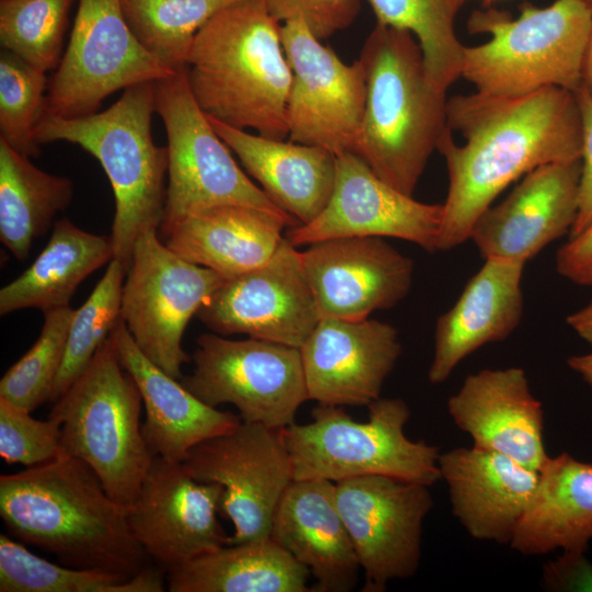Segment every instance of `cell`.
<instances>
[{"instance_id": "6da1fadb", "label": "cell", "mask_w": 592, "mask_h": 592, "mask_svg": "<svg viewBox=\"0 0 592 592\" xmlns=\"http://www.w3.org/2000/svg\"><path fill=\"white\" fill-rule=\"evenodd\" d=\"M447 124L436 148L449 179L437 251L470 239L479 216L520 177L544 164L581 160L577 93L560 87L517 96H453Z\"/></svg>"}, {"instance_id": "7a4b0ae2", "label": "cell", "mask_w": 592, "mask_h": 592, "mask_svg": "<svg viewBox=\"0 0 592 592\" xmlns=\"http://www.w3.org/2000/svg\"><path fill=\"white\" fill-rule=\"evenodd\" d=\"M127 511L90 466L61 453L0 476V516L8 532L69 567L126 578L145 568L148 555L132 533Z\"/></svg>"}, {"instance_id": "3957f363", "label": "cell", "mask_w": 592, "mask_h": 592, "mask_svg": "<svg viewBox=\"0 0 592 592\" xmlns=\"http://www.w3.org/2000/svg\"><path fill=\"white\" fill-rule=\"evenodd\" d=\"M185 76L209 118L269 138L288 136L292 69L281 25L263 0L238 1L212 18L194 38Z\"/></svg>"}, {"instance_id": "277c9868", "label": "cell", "mask_w": 592, "mask_h": 592, "mask_svg": "<svg viewBox=\"0 0 592 592\" xmlns=\"http://www.w3.org/2000/svg\"><path fill=\"white\" fill-rule=\"evenodd\" d=\"M366 101L354 150L385 182L411 195L448 128L446 91L408 31L376 22L360 56Z\"/></svg>"}, {"instance_id": "5b68a950", "label": "cell", "mask_w": 592, "mask_h": 592, "mask_svg": "<svg viewBox=\"0 0 592 592\" xmlns=\"http://www.w3.org/2000/svg\"><path fill=\"white\" fill-rule=\"evenodd\" d=\"M155 82L126 88L104 111L69 118L45 116L35 130L41 146L67 141L100 162L115 198L109 236L113 259L126 273L137 239L148 230H159L167 200L168 148L157 146L151 133Z\"/></svg>"}, {"instance_id": "8992f818", "label": "cell", "mask_w": 592, "mask_h": 592, "mask_svg": "<svg viewBox=\"0 0 592 592\" xmlns=\"http://www.w3.org/2000/svg\"><path fill=\"white\" fill-rule=\"evenodd\" d=\"M470 33L490 39L464 47L460 77L488 96H517L547 87L581 88L592 32V7L583 0H556L546 8L528 2L513 20L508 12L475 11Z\"/></svg>"}, {"instance_id": "52a82bcc", "label": "cell", "mask_w": 592, "mask_h": 592, "mask_svg": "<svg viewBox=\"0 0 592 592\" xmlns=\"http://www.w3.org/2000/svg\"><path fill=\"white\" fill-rule=\"evenodd\" d=\"M54 403L48 417L60 423V453L90 466L110 497L128 509L155 456L141 431V395L111 334Z\"/></svg>"}, {"instance_id": "ba28073f", "label": "cell", "mask_w": 592, "mask_h": 592, "mask_svg": "<svg viewBox=\"0 0 592 592\" xmlns=\"http://www.w3.org/2000/svg\"><path fill=\"white\" fill-rule=\"evenodd\" d=\"M368 420H354L340 406L318 405L311 421L283 429L294 479L339 482L388 476L428 487L441 480L440 447L405 433L411 412L401 398H379Z\"/></svg>"}, {"instance_id": "9c48e42d", "label": "cell", "mask_w": 592, "mask_h": 592, "mask_svg": "<svg viewBox=\"0 0 592 592\" xmlns=\"http://www.w3.org/2000/svg\"><path fill=\"white\" fill-rule=\"evenodd\" d=\"M155 102L166 128L169 157L160 232L191 214L220 205L285 213L235 161L196 103L185 69L155 82Z\"/></svg>"}, {"instance_id": "30bf717a", "label": "cell", "mask_w": 592, "mask_h": 592, "mask_svg": "<svg viewBox=\"0 0 592 592\" xmlns=\"http://www.w3.org/2000/svg\"><path fill=\"white\" fill-rule=\"evenodd\" d=\"M126 277L121 319L140 351L181 379L191 360L182 346L186 326L227 278L177 254L158 230L137 239Z\"/></svg>"}, {"instance_id": "8fae6325", "label": "cell", "mask_w": 592, "mask_h": 592, "mask_svg": "<svg viewBox=\"0 0 592 592\" xmlns=\"http://www.w3.org/2000/svg\"><path fill=\"white\" fill-rule=\"evenodd\" d=\"M194 368L182 385L206 405H234L242 422L285 429L308 399L300 351L249 338L204 333L196 340Z\"/></svg>"}, {"instance_id": "7c38bea8", "label": "cell", "mask_w": 592, "mask_h": 592, "mask_svg": "<svg viewBox=\"0 0 592 592\" xmlns=\"http://www.w3.org/2000/svg\"><path fill=\"white\" fill-rule=\"evenodd\" d=\"M173 72L138 41L121 0H78L67 47L48 81L45 116L95 113L114 92Z\"/></svg>"}, {"instance_id": "4fadbf2b", "label": "cell", "mask_w": 592, "mask_h": 592, "mask_svg": "<svg viewBox=\"0 0 592 592\" xmlns=\"http://www.w3.org/2000/svg\"><path fill=\"white\" fill-rule=\"evenodd\" d=\"M181 463L197 481L223 487L219 514L235 528L229 545L271 538L274 514L294 480L283 429L241 421L195 445Z\"/></svg>"}, {"instance_id": "5bb4252c", "label": "cell", "mask_w": 592, "mask_h": 592, "mask_svg": "<svg viewBox=\"0 0 592 592\" xmlns=\"http://www.w3.org/2000/svg\"><path fill=\"white\" fill-rule=\"evenodd\" d=\"M281 38L292 69L287 137L337 157L354 152L366 101L360 59L345 64L299 20L283 23Z\"/></svg>"}, {"instance_id": "9a60e30c", "label": "cell", "mask_w": 592, "mask_h": 592, "mask_svg": "<svg viewBox=\"0 0 592 592\" xmlns=\"http://www.w3.org/2000/svg\"><path fill=\"white\" fill-rule=\"evenodd\" d=\"M335 500L365 576L363 592H384L390 581L417 573L433 506L428 486L363 476L335 482Z\"/></svg>"}, {"instance_id": "2e32d148", "label": "cell", "mask_w": 592, "mask_h": 592, "mask_svg": "<svg viewBox=\"0 0 592 592\" xmlns=\"http://www.w3.org/2000/svg\"><path fill=\"white\" fill-rule=\"evenodd\" d=\"M196 317L214 333L300 349L321 319L300 252L284 238L263 265L227 280Z\"/></svg>"}, {"instance_id": "e0dca14e", "label": "cell", "mask_w": 592, "mask_h": 592, "mask_svg": "<svg viewBox=\"0 0 592 592\" xmlns=\"http://www.w3.org/2000/svg\"><path fill=\"white\" fill-rule=\"evenodd\" d=\"M221 494L220 485L197 481L182 463L155 456L127 511L132 533L169 572L229 545L217 519Z\"/></svg>"}, {"instance_id": "ac0fdd59", "label": "cell", "mask_w": 592, "mask_h": 592, "mask_svg": "<svg viewBox=\"0 0 592 592\" xmlns=\"http://www.w3.org/2000/svg\"><path fill=\"white\" fill-rule=\"evenodd\" d=\"M443 204L414 200L382 180L357 155L337 157L335 181L323 210L310 223L291 227L295 247L343 237H392L437 251Z\"/></svg>"}, {"instance_id": "d6986e66", "label": "cell", "mask_w": 592, "mask_h": 592, "mask_svg": "<svg viewBox=\"0 0 592 592\" xmlns=\"http://www.w3.org/2000/svg\"><path fill=\"white\" fill-rule=\"evenodd\" d=\"M320 317L363 320L410 292L413 261L382 237L321 240L300 252Z\"/></svg>"}, {"instance_id": "ffe728a7", "label": "cell", "mask_w": 592, "mask_h": 592, "mask_svg": "<svg viewBox=\"0 0 592 592\" xmlns=\"http://www.w3.org/2000/svg\"><path fill=\"white\" fill-rule=\"evenodd\" d=\"M299 351L308 399L342 407L379 399L402 348L387 322L323 317Z\"/></svg>"}, {"instance_id": "44dd1931", "label": "cell", "mask_w": 592, "mask_h": 592, "mask_svg": "<svg viewBox=\"0 0 592 592\" xmlns=\"http://www.w3.org/2000/svg\"><path fill=\"white\" fill-rule=\"evenodd\" d=\"M581 160L540 166L475 223L470 239L485 259L525 264L570 232L578 213Z\"/></svg>"}, {"instance_id": "7402d4cb", "label": "cell", "mask_w": 592, "mask_h": 592, "mask_svg": "<svg viewBox=\"0 0 592 592\" xmlns=\"http://www.w3.org/2000/svg\"><path fill=\"white\" fill-rule=\"evenodd\" d=\"M447 411L477 447L504 454L536 471L549 457L543 406L520 367L485 368L468 375L448 398Z\"/></svg>"}, {"instance_id": "603a6c76", "label": "cell", "mask_w": 592, "mask_h": 592, "mask_svg": "<svg viewBox=\"0 0 592 592\" xmlns=\"http://www.w3.org/2000/svg\"><path fill=\"white\" fill-rule=\"evenodd\" d=\"M439 467L453 514L466 532L478 540L510 545L536 490L538 471L475 445L441 453Z\"/></svg>"}, {"instance_id": "cb8c5ba5", "label": "cell", "mask_w": 592, "mask_h": 592, "mask_svg": "<svg viewBox=\"0 0 592 592\" xmlns=\"http://www.w3.org/2000/svg\"><path fill=\"white\" fill-rule=\"evenodd\" d=\"M271 539L306 567L314 591L350 592L358 581V559L335 500V482L294 479L272 522Z\"/></svg>"}, {"instance_id": "d4e9b609", "label": "cell", "mask_w": 592, "mask_h": 592, "mask_svg": "<svg viewBox=\"0 0 592 592\" xmlns=\"http://www.w3.org/2000/svg\"><path fill=\"white\" fill-rule=\"evenodd\" d=\"M122 366L134 378L146 411L144 439L153 454L183 462L195 445L234 430L239 414L210 407L152 363L122 319L111 332Z\"/></svg>"}, {"instance_id": "484cf974", "label": "cell", "mask_w": 592, "mask_h": 592, "mask_svg": "<svg viewBox=\"0 0 592 592\" xmlns=\"http://www.w3.org/2000/svg\"><path fill=\"white\" fill-rule=\"evenodd\" d=\"M523 269V263L486 259L455 305L439 317L428 372L431 384L444 383L473 352L505 340L516 329L524 307Z\"/></svg>"}, {"instance_id": "4316f807", "label": "cell", "mask_w": 592, "mask_h": 592, "mask_svg": "<svg viewBox=\"0 0 592 592\" xmlns=\"http://www.w3.org/2000/svg\"><path fill=\"white\" fill-rule=\"evenodd\" d=\"M296 225L283 212L220 205L191 214L161 234L177 254L230 280L266 263L284 239L283 229Z\"/></svg>"}, {"instance_id": "83f0119b", "label": "cell", "mask_w": 592, "mask_h": 592, "mask_svg": "<svg viewBox=\"0 0 592 592\" xmlns=\"http://www.w3.org/2000/svg\"><path fill=\"white\" fill-rule=\"evenodd\" d=\"M209 121L248 174L298 225L310 223L323 210L334 186L337 156L321 147L254 135Z\"/></svg>"}, {"instance_id": "f1b7e54d", "label": "cell", "mask_w": 592, "mask_h": 592, "mask_svg": "<svg viewBox=\"0 0 592 592\" xmlns=\"http://www.w3.org/2000/svg\"><path fill=\"white\" fill-rule=\"evenodd\" d=\"M510 547L526 556L587 551L592 539V464L569 453L548 457Z\"/></svg>"}, {"instance_id": "f546056e", "label": "cell", "mask_w": 592, "mask_h": 592, "mask_svg": "<svg viewBox=\"0 0 592 592\" xmlns=\"http://www.w3.org/2000/svg\"><path fill=\"white\" fill-rule=\"evenodd\" d=\"M109 236L88 232L68 218L55 223L33 263L0 291V315L26 308L43 312L69 306L78 286L113 260Z\"/></svg>"}, {"instance_id": "4dcf8cb0", "label": "cell", "mask_w": 592, "mask_h": 592, "mask_svg": "<svg viewBox=\"0 0 592 592\" xmlns=\"http://www.w3.org/2000/svg\"><path fill=\"white\" fill-rule=\"evenodd\" d=\"M309 571L273 539L227 545L168 572L171 592H307Z\"/></svg>"}, {"instance_id": "1f68e13d", "label": "cell", "mask_w": 592, "mask_h": 592, "mask_svg": "<svg viewBox=\"0 0 592 592\" xmlns=\"http://www.w3.org/2000/svg\"><path fill=\"white\" fill-rule=\"evenodd\" d=\"M73 183L34 166L0 138V240L19 261L71 203Z\"/></svg>"}, {"instance_id": "d6a6232c", "label": "cell", "mask_w": 592, "mask_h": 592, "mask_svg": "<svg viewBox=\"0 0 592 592\" xmlns=\"http://www.w3.org/2000/svg\"><path fill=\"white\" fill-rule=\"evenodd\" d=\"M160 571L143 568L132 578L50 562L22 542L0 535L1 592H162Z\"/></svg>"}, {"instance_id": "836d02e7", "label": "cell", "mask_w": 592, "mask_h": 592, "mask_svg": "<svg viewBox=\"0 0 592 592\" xmlns=\"http://www.w3.org/2000/svg\"><path fill=\"white\" fill-rule=\"evenodd\" d=\"M364 1L372 8L377 23L413 34L429 76L439 88L447 91L460 77L465 46L456 35L455 20L467 0Z\"/></svg>"}, {"instance_id": "e575fe53", "label": "cell", "mask_w": 592, "mask_h": 592, "mask_svg": "<svg viewBox=\"0 0 592 592\" xmlns=\"http://www.w3.org/2000/svg\"><path fill=\"white\" fill-rule=\"evenodd\" d=\"M241 0H121L126 21L141 45L172 71H181L198 31Z\"/></svg>"}, {"instance_id": "d590c367", "label": "cell", "mask_w": 592, "mask_h": 592, "mask_svg": "<svg viewBox=\"0 0 592 592\" xmlns=\"http://www.w3.org/2000/svg\"><path fill=\"white\" fill-rule=\"evenodd\" d=\"M125 276L123 264L113 259L88 299L75 309L50 402H55L79 377L121 319Z\"/></svg>"}, {"instance_id": "8d00e7d4", "label": "cell", "mask_w": 592, "mask_h": 592, "mask_svg": "<svg viewBox=\"0 0 592 592\" xmlns=\"http://www.w3.org/2000/svg\"><path fill=\"white\" fill-rule=\"evenodd\" d=\"M75 0H0V43L34 67L56 70Z\"/></svg>"}, {"instance_id": "74e56055", "label": "cell", "mask_w": 592, "mask_h": 592, "mask_svg": "<svg viewBox=\"0 0 592 592\" xmlns=\"http://www.w3.org/2000/svg\"><path fill=\"white\" fill-rule=\"evenodd\" d=\"M46 72L12 52L0 53V138L30 158L41 155L35 130L45 116Z\"/></svg>"}, {"instance_id": "f35d334b", "label": "cell", "mask_w": 592, "mask_h": 592, "mask_svg": "<svg viewBox=\"0 0 592 592\" xmlns=\"http://www.w3.org/2000/svg\"><path fill=\"white\" fill-rule=\"evenodd\" d=\"M75 309L70 306L44 312L39 337L0 380V397L33 411L49 401L61 367Z\"/></svg>"}, {"instance_id": "ab89813d", "label": "cell", "mask_w": 592, "mask_h": 592, "mask_svg": "<svg viewBox=\"0 0 592 592\" xmlns=\"http://www.w3.org/2000/svg\"><path fill=\"white\" fill-rule=\"evenodd\" d=\"M60 423L48 417L34 419L25 410L0 397V456L7 464L33 467L60 454Z\"/></svg>"}, {"instance_id": "60d3db41", "label": "cell", "mask_w": 592, "mask_h": 592, "mask_svg": "<svg viewBox=\"0 0 592 592\" xmlns=\"http://www.w3.org/2000/svg\"><path fill=\"white\" fill-rule=\"evenodd\" d=\"M278 22L299 20L319 39L350 26L361 9V0H263Z\"/></svg>"}, {"instance_id": "b9f144b4", "label": "cell", "mask_w": 592, "mask_h": 592, "mask_svg": "<svg viewBox=\"0 0 592 592\" xmlns=\"http://www.w3.org/2000/svg\"><path fill=\"white\" fill-rule=\"evenodd\" d=\"M576 93L581 113L582 152L578 213L569 232L570 238L579 235L592 221V96L582 89Z\"/></svg>"}, {"instance_id": "7bdbcfd3", "label": "cell", "mask_w": 592, "mask_h": 592, "mask_svg": "<svg viewBox=\"0 0 592 592\" xmlns=\"http://www.w3.org/2000/svg\"><path fill=\"white\" fill-rule=\"evenodd\" d=\"M544 566L542 583L549 591H592V563L585 551H562Z\"/></svg>"}, {"instance_id": "ee69618b", "label": "cell", "mask_w": 592, "mask_h": 592, "mask_svg": "<svg viewBox=\"0 0 592 592\" xmlns=\"http://www.w3.org/2000/svg\"><path fill=\"white\" fill-rule=\"evenodd\" d=\"M556 267L571 282L592 286V221L558 250Z\"/></svg>"}, {"instance_id": "f6af8a7d", "label": "cell", "mask_w": 592, "mask_h": 592, "mask_svg": "<svg viewBox=\"0 0 592 592\" xmlns=\"http://www.w3.org/2000/svg\"><path fill=\"white\" fill-rule=\"evenodd\" d=\"M567 323L584 341L592 344V300L580 310L567 317Z\"/></svg>"}, {"instance_id": "bcb514c9", "label": "cell", "mask_w": 592, "mask_h": 592, "mask_svg": "<svg viewBox=\"0 0 592 592\" xmlns=\"http://www.w3.org/2000/svg\"><path fill=\"white\" fill-rule=\"evenodd\" d=\"M569 367L592 386V353L572 355L567 360Z\"/></svg>"}, {"instance_id": "7dc6e473", "label": "cell", "mask_w": 592, "mask_h": 592, "mask_svg": "<svg viewBox=\"0 0 592 592\" xmlns=\"http://www.w3.org/2000/svg\"><path fill=\"white\" fill-rule=\"evenodd\" d=\"M584 90L589 95L592 96V32L590 35V39L588 43L584 61H583V69H582V83L581 88Z\"/></svg>"}, {"instance_id": "c3c4849f", "label": "cell", "mask_w": 592, "mask_h": 592, "mask_svg": "<svg viewBox=\"0 0 592 592\" xmlns=\"http://www.w3.org/2000/svg\"><path fill=\"white\" fill-rule=\"evenodd\" d=\"M584 2H587L589 5L592 7V0H583Z\"/></svg>"}, {"instance_id": "681fc988", "label": "cell", "mask_w": 592, "mask_h": 592, "mask_svg": "<svg viewBox=\"0 0 592 592\" xmlns=\"http://www.w3.org/2000/svg\"><path fill=\"white\" fill-rule=\"evenodd\" d=\"M483 1H485V3L488 4V3L492 2L493 0H483Z\"/></svg>"}]
</instances>
